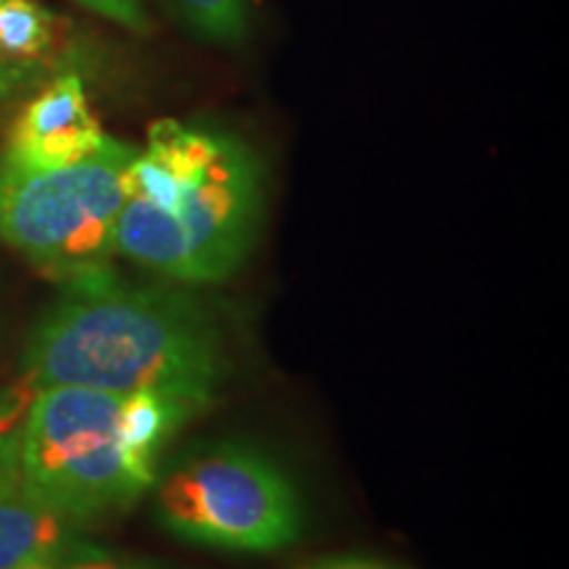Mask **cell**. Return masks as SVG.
I'll list each match as a JSON object with an SVG mask.
<instances>
[{
	"label": "cell",
	"mask_w": 569,
	"mask_h": 569,
	"mask_svg": "<svg viewBox=\"0 0 569 569\" xmlns=\"http://www.w3.org/2000/svg\"><path fill=\"white\" fill-rule=\"evenodd\" d=\"M27 388L153 393L196 415L224 377L222 332L193 296L140 284L111 267L63 282L21 353Z\"/></svg>",
	"instance_id": "1"
},
{
	"label": "cell",
	"mask_w": 569,
	"mask_h": 569,
	"mask_svg": "<svg viewBox=\"0 0 569 569\" xmlns=\"http://www.w3.org/2000/svg\"><path fill=\"white\" fill-rule=\"evenodd\" d=\"M84 525L24 486L0 493V569H30L82 549Z\"/></svg>",
	"instance_id": "7"
},
{
	"label": "cell",
	"mask_w": 569,
	"mask_h": 569,
	"mask_svg": "<svg viewBox=\"0 0 569 569\" xmlns=\"http://www.w3.org/2000/svg\"><path fill=\"white\" fill-rule=\"evenodd\" d=\"M153 515L169 536L209 549L269 553L296 543L303 509L293 482L246 443L196 446L153 480Z\"/></svg>",
	"instance_id": "5"
},
{
	"label": "cell",
	"mask_w": 569,
	"mask_h": 569,
	"mask_svg": "<svg viewBox=\"0 0 569 569\" xmlns=\"http://www.w3.org/2000/svg\"><path fill=\"white\" fill-rule=\"evenodd\" d=\"M53 569H167L161 565H153V561L142 559H124L113 557V553L98 549V546L84 543L82 549L67 553L56 561Z\"/></svg>",
	"instance_id": "12"
},
{
	"label": "cell",
	"mask_w": 569,
	"mask_h": 569,
	"mask_svg": "<svg viewBox=\"0 0 569 569\" xmlns=\"http://www.w3.org/2000/svg\"><path fill=\"white\" fill-rule=\"evenodd\" d=\"M53 74L56 67H48V63L13 61L0 53V109H6L11 101H17V98L24 96L27 90L40 88V84L51 80Z\"/></svg>",
	"instance_id": "11"
},
{
	"label": "cell",
	"mask_w": 569,
	"mask_h": 569,
	"mask_svg": "<svg viewBox=\"0 0 569 569\" xmlns=\"http://www.w3.org/2000/svg\"><path fill=\"white\" fill-rule=\"evenodd\" d=\"M193 415L153 393L32 390L21 432V486L82 525L132 507L151 490L163 446Z\"/></svg>",
	"instance_id": "3"
},
{
	"label": "cell",
	"mask_w": 569,
	"mask_h": 569,
	"mask_svg": "<svg viewBox=\"0 0 569 569\" xmlns=\"http://www.w3.org/2000/svg\"><path fill=\"white\" fill-rule=\"evenodd\" d=\"M134 146L117 138L59 169L0 161V240L53 280L111 267Z\"/></svg>",
	"instance_id": "4"
},
{
	"label": "cell",
	"mask_w": 569,
	"mask_h": 569,
	"mask_svg": "<svg viewBox=\"0 0 569 569\" xmlns=\"http://www.w3.org/2000/svg\"><path fill=\"white\" fill-rule=\"evenodd\" d=\"M261 206L264 174L243 140L159 119L127 167L117 253L169 282H224L251 253Z\"/></svg>",
	"instance_id": "2"
},
{
	"label": "cell",
	"mask_w": 569,
	"mask_h": 569,
	"mask_svg": "<svg viewBox=\"0 0 569 569\" xmlns=\"http://www.w3.org/2000/svg\"><path fill=\"white\" fill-rule=\"evenodd\" d=\"M59 19L38 0H0V53L59 69Z\"/></svg>",
	"instance_id": "8"
},
{
	"label": "cell",
	"mask_w": 569,
	"mask_h": 569,
	"mask_svg": "<svg viewBox=\"0 0 569 569\" xmlns=\"http://www.w3.org/2000/svg\"><path fill=\"white\" fill-rule=\"evenodd\" d=\"M167 9L211 46H240L251 32V0H163Z\"/></svg>",
	"instance_id": "9"
},
{
	"label": "cell",
	"mask_w": 569,
	"mask_h": 569,
	"mask_svg": "<svg viewBox=\"0 0 569 569\" xmlns=\"http://www.w3.org/2000/svg\"><path fill=\"white\" fill-rule=\"evenodd\" d=\"M77 3L101 13L103 19H109L130 32H148V27H151V17H148V9L142 0H77Z\"/></svg>",
	"instance_id": "13"
},
{
	"label": "cell",
	"mask_w": 569,
	"mask_h": 569,
	"mask_svg": "<svg viewBox=\"0 0 569 569\" xmlns=\"http://www.w3.org/2000/svg\"><path fill=\"white\" fill-rule=\"evenodd\" d=\"M298 569H401V567L388 565V561H380L372 557H359V553H338V557H322L317 561H309V565Z\"/></svg>",
	"instance_id": "14"
},
{
	"label": "cell",
	"mask_w": 569,
	"mask_h": 569,
	"mask_svg": "<svg viewBox=\"0 0 569 569\" xmlns=\"http://www.w3.org/2000/svg\"><path fill=\"white\" fill-rule=\"evenodd\" d=\"M106 134L88 103L82 77L59 71L42 82L11 127L0 161L19 169H59L88 159Z\"/></svg>",
	"instance_id": "6"
},
{
	"label": "cell",
	"mask_w": 569,
	"mask_h": 569,
	"mask_svg": "<svg viewBox=\"0 0 569 569\" xmlns=\"http://www.w3.org/2000/svg\"><path fill=\"white\" fill-rule=\"evenodd\" d=\"M32 388H0V493L21 486V432Z\"/></svg>",
	"instance_id": "10"
}]
</instances>
